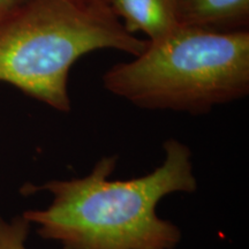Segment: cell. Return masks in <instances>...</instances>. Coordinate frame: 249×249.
I'll use <instances>...</instances> for the list:
<instances>
[{
    "instance_id": "cell-1",
    "label": "cell",
    "mask_w": 249,
    "mask_h": 249,
    "mask_svg": "<svg viewBox=\"0 0 249 249\" xmlns=\"http://www.w3.org/2000/svg\"><path fill=\"white\" fill-rule=\"evenodd\" d=\"M164 151L163 163L139 178L111 180L118 157L108 156L83 178L29 187L49 191L53 198L46 209L22 217L62 249H176L181 231L158 217L157 205L173 193L195 192L197 181L186 144L169 139Z\"/></svg>"
},
{
    "instance_id": "cell-2",
    "label": "cell",
    "mask_w": 249,
    "mask_h": 249,
    "mask_svg": "<svg viewBox=\"0 0 249 249\" xmlns=\"http://www.w3.org/2000/svg\"><path fill=\"white\" fill-rule=\"evenodd\" d=\"M148 45L102 0H28L0 18V82L70 112L68 77L76 60L103 49L136 57Z\"/></svg>"
},
{
    "instance_id": "cell-3",
    "label": "cell",
    "mask_w": 249,
    "mask_h": 249,
    "mask_svg": "<svg viewBox=\"0 0 249 249\" xmlns=\"http://www.w3.org/2000/svg\"><path fill=\"white\" fill-rule=\"evenodd\" d=\"M103 85L145 110L207 113L248 95L249 33L179 26L111 67Z\"/></svg>"
},
{
    "instance_id": "cell-4",
    "label": "cell",
    "mask_w": 249,
    "mask_h": 249,
    "mask_svg": "<svg viewBox=\"0 0 249 249\" xmlns=\"http://www.w3.org/2000/svg\"><path fill=\"white\" fill-rule=\"evenodd\" d=\"M107 5L129 34L143 33L149 42L178 28V0H107Z\"/></svg>"
},
{
    "instance_id": "cell-5",
    "label": "cell",
    "mask_w": 249,
    "mask_h": 249,
    "mask_svg": "<svg viewBox=\"0 0 249 249\" xmlns=\"http://www.w3.org/2000/svg\"><path fill=\"white\" fill-rule=\"evenodd\" d=\"M178 18L182 27L245 30L249 22V0H178Z\"/></svg>"
},
{
    "instance_id": "cell-6",
    "label": "cell",
    "mask_w": 249,
    "mask_h": 249,
    "mask_svg": "<svg viewBox=\"0 0 249 249\" xmlns=\"http://www.w3.org/2000/svg\"><path fill=\"white\" fill-rule=\"evenodd\" d=\"M29 226L23 217L15 218L11 223L0 217V249H27Z\"/></svg>"
},
{
    "instance_id": "cell-7",
    "label": "cell",
    "mask_w": 249,
    "mask_h": 249,
    "mask_svg": "<svg viewBox=\"0 0 249 249\" xmlns=\"http://www.w3.org/2000/svg\"><path fill=\"white\" fill-rule=\"evenodd\" d=\"M27 1L28 0H0V18L5 17L9 12L14 11L15 8Z\"/></svg>"
},
{
    "instance_id": "cell-8",
    "label": "cell",
    "mask_w": 249,
    "mask_h": 249,
    "mask_svg": "<svg viewBox=\"0 0 249 249\" xmlns=\"http://www.w3.org/2000/svg\"><path fill=\"white\" fill-rule=\"evenodd\" d=\"M102 1H104V2H107V0H102Z\"/></svg>"
}]
</instances>
